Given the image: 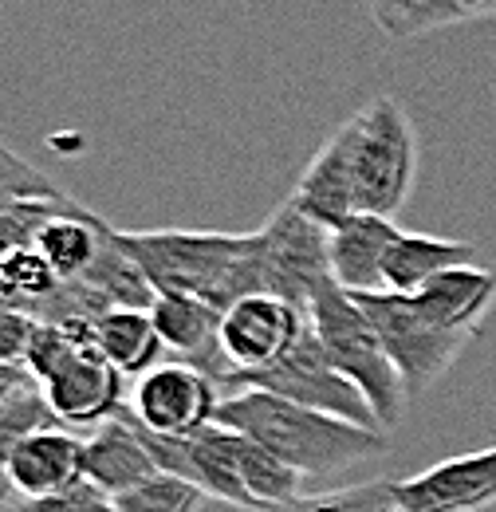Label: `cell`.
<instances>
[{
	"label": "cell",
	"mask_w": 496,
	"mask_h": 512,
	"mask_svg": "<svg viewBox=\"0 0 496 512\" xmlns=\"http://www.w3.org/2000/svg\"><path fill=\"white\" fill-rule=\"evenodd\" d=\"M217 422L245 434L264 449H272L280 461H288L300 477H339L359 461H371L386 449L382 430H367L355 422H343L335 414L308 410L300 402H288L280 394H268L260 386H241L221 398Z\"/></svg>",
	"instance_id": "cell-1"
},
{
	"label": "cell",
	"mask_w": 496,
	"mask_h": 512,
	"mask_svg": "<svg viewBox=\"0 0 496 512\" xmlns=\"http://www.w3.org/2000/svg\"><path fill=\"white\" fill-rule=\"evenodd\" d=\"M119 241L154 292L197 296L221 312L260 292V233L119 229Z\"/></svg>",
	"instance_id": "cell-2"
},
{
	"label": "cell",
	"mask_w": 496,
	"mask_h": 512,
	"mask_svg": "<svg viewBox=\"0 0 496 512\" xmlns=\"http://www.w3.org/2000/svg\"><path fill=\"white\" fill-rule=\"evenodd\" d=\"M331 138L343 150L355 209L394 217L406 205L418 174V134L406 107L394 95H378Z\"/></svg>",
	"instance_id": "cell-3"
},
{
	"label": "cell",
	"mask_w": 496,
	"mask_h": 512,
	"mask_svg": "<svg viewBox=\"0 0 496 512\" xmlns=\"http://www.w3.org/2000/svg\"><path fill=\"white\" fill-rule=\"evenodd\" d=\"M308 320L327 351V359L359 386L371 402L374 418L382 430L398 426L402 414H406V402H410V390L402 383L398 367L390 363L374 323L367 320V312L355 304L351 292H343L335 280L311 300Z\"/></svg>",
	"instance_id": "cell-4"
},
{
	"label": "cell",
	"mask_w": 496,
	"mask_h": 512,
	"mask_svg": "<svg viewBox=\"0 0 496 512\" xmlns=\"http://www.w3.org/2000/svg\"><path fill=\"white\" fill-rule=\"evenodd\" d=\"M355 304L374 323L390 363L398 367L410 398L426 394L430 386L457 363V355L469 347L473 335L465 331H445L430 323L406 292H355Z\"/></svg>",
	"instance_id": "cell-5"
},
{
	"label": "cell",
	"mask_w": 496,
	"mask_h": 512,
	"mask_svg": "<svg viewBox=\"0 0 496 512\" xmlns=\"http://www.w3.org/2000/svg\"><path fill=\"white\" fill-rule=\"evenodd\" d=\"M260 292L308 312L331 284V229L315 225L304 209L284 201L260 229Z\"/></svg>",
	"instance_id": "cell-6"
},
{
	"label": "cell",
	"mask_w": 496,
	"mask_h": 512,
	"mask_svg": "<svg viewBox=\"0 0 496 512\" xmlns=\"http://www.w3.org/2000/svg\"><path fill=\"white\" fill-rule=\"evenodd\" d=\"M241 386H260V390L280 394L288 402H300L308 410H323V414H335L343 422H355V426H367V430H382L378 418H374L371 402H367V394L327 359V351H323L311 320L288 355H280L272 367L241 379Z\"/></svg>",
	"instance_id": "cell-7"
},
{
	"label": "cell",
	"mask_w": 496,
	"mask_h": 512,
	"mask_svg": "<svg viewBox=\"0 0 496 512\" xmlns=\"http://www.w3.org/2000/svg\"><path fill=\"white\" fill-rule=\"evenodd\" d=\"M221 398L225 394H221L217 379H209L201 367L182 363V359H162L154 371L134 379L126 410L154 434L193 438L217 422Z\"/></svg>",
	"instance_id": "cell-8"
},
{
	"label": "cell",
	"mask_w": 496,
	"mask_h": 512,
	"mask_svg": "<svg viewBox=\"0 0 496 512\" xmlns=\"http://www.w3.org/2000/svg\"><path fill=\"white\" fill-rule=\"evenodd\" d=\"M304 327H308L304 308L280 296H268V292L245 296L233 308H225L221 312V355L229 363V394L241 386V379L272 367L280 355H288L296 339L304 335Z\"/></svg>",
	"instance_id": "cell-9"
},
{
	"label": "cell",
	"mask_w": 496,
	"mask_h": 512,
	"mask_svg": "<svg viewBox=\"0 0 496 512\" xmlns=\"http://www.w3.org/2000/svg\"><path fill=\"white\" fill-rule=\"evenodd\" d=\"M398 512H485L496 505V446L445 457L394 481Z\"/></svg>",
	"instance_id": "cell-10"
},
{
	"label": "cell",
	"mask_w": 496,
	"mask_h": 512,
	"mask_svg": "<svg viewBox=\"0 0 496 512\" xmlns=\"http://www.w3.org/2000/svg\"><path fill=\"white\" fill-rule=\"evenodd\" d=\"M56 422L91 426L126 410V375L103 359L95 343H79L60 367L40 383Z\"/></svg>",
	"instance_id": "cell-11"
},
{
	"label": "cell",
	"mask_w": 496,
	"mask_h": 512,
	"mask_svg": "<svg viewBox=\"0 0 496 512\" xmlns=\"http://www.w3.org/2000/svg\"><path fill=\"white\" fill-rule=\"evenodd\" d=\"M150 320L162 335L166 355L201 367L229 394V363L221 355V308L182 292H158L150 304Z\"/></svg>",
	"instance_id": "cell-12"
},
{
	"label": "cell",
	"mask_w": 496,
	"mask_h": 512,
	"mask_svg": "<svg viewBox=\"0 0 496 512\" xmlns=\"http://www.w3.org/2000/svg\"><path fill=\"white\" fill-rule=\"evenodd\" d=\"M158 473L162 469L150 457L130 410H119L115 418L99 422L91 438H83V481H91L107 497H123Z\"/></svg>",
	"instance_id": "cell-13"
},
{
	"label": "cell",
	"mask_w": 496,
	"mask_h": 512,
	"mask_svg": "<svg viewBox=\"0 0 496 512\" xmlns=\"http://www.w3.org/2000/svg\"><path fill=\"white\" fill-rule=\"evenodd\" d=\"M4 473L16 497H48L71 489L83 481V438L60 426H44L8 449Z\"/></svg>",
	"instance_id": "cell-14"
},
{
	"label": "cell",
	"mask_w": 496,
	"mask_h": 512,
	"mask_svg": "<svg viewBox=\"0 0 496 512\" xmlns=\"http://www.w3.org/2000/svg\"><path fill=\"white\" fill-rule=\"evenodd\" d=\"M402 229L382 213H351L331 229V280L343 292H386V253Z\"/></svg>",
	"instance_id": "cell-15"
},
{
	"label": "cell",
	"mask_w": 496,
	"mask_h": 512,
	"mask_svg": "<svg viewBox=\"0 0 496 512\" xmlns=\"http://www.w3.org/2000/svg\"><path fill=\"white\" fill-rule=\"evenodd\" d=\"M406 296L437 327L477 335L481 320L496 304V272L481 264H457L437 272L434 280H426L418 292H406Z\"/></svg>",
	"instance_id": "cell-16"
},
{
	"label": "cell",
	"mask_w": 496,
	"mask_h": 512,
	"mask_svg": "<svg viewBox=\"0 0 496 512\" xmlns=\"http://www.w3.org/2000/svg\"><path fill=\"white\" fill-rule=\"evenodd\" d=\"M115 225H107L99 213H91L87 205L71 201L67 209H60L56 217H48L36 237H32V249L52 264V272L60 280H79L95 260L103 253L107 237H111Z\"/></svg>",
	"instance_id": "cell-17"
},
{
	"label": "cell",
	"mask_w": 496,
	"mask_h": 512,
	"mask_svg": "<svg viewBox=\"0 0 496 512\" xmlns=\"http://www.w3.org/2000/svg\"><path fill=\"white\" fill-rule=\"evenodd\" d=\"M91 343L103 351L111 367H119L126 379H142L154 371L166 355L162 335L150 320V308H111L91 323Z\"/></svg>",
	"instance_id": "cell-18"
},
{
	"label": "cell",
	"mask_w": 496,
	"mask_h": 512,
	"mask_svg": "<svg viewBox=\"0 0 496 512\" xmlns=\"http://www.w3.org/2000/svg\"><path fill=\"white\" fill-rule=\"evenodd\" d=\"M288 201L296 209H304L315 225L323 229H335L343 225L355 209V190H351V174H347V162H343V150L335 138H327L315 158L308 162V170L300 174L296 190L288 193Z\"/></svg>",
	"instance_id": "cell-19"
},
{
	"label": "cell",
	"mask_w": 496,
	"mask_h": 512,
	"mask_svg": "<svg viewBox=\"0 0 496 512\" xmlns=\"http://www.w3.org/2000/svg\"><path fill=\"white\" fill-rule=\"evenodd\" d=\"M481 253L469 241L430 237V233H398L386 253V292H418L437 272L457 264H477Z\"/></svg>",
	"instance_id": "cell-20"
},
{
	"label": "cell",
	"mask_w": 496,
	"mask_h": 512,
	"mask_svg": "<svg viewBox=\"0 0 496 512\" xmlns=\"http://www.w3.org/2000/svg\"><path fill=\"white\" fill-rule=\"evenodd\" d=\"M233 449H237V473H241V485H245L252 509H284V505L304 497L308 477H300L272 449H264L260 442H252L237 430H233Z\"/></svg>",
	"instance_id": "cell-21"
},
{
	"label": "cell",
	"mask_w": 496,
	"mask_h": 512,
	"mask_svg": "<svg viewBox=\"0 0 496 512\" xmlns=\"http://www.w3.org/2000/svg\"><path fill=\"white\" fill-rule=\"evenodd\" d=\"M60 288V276L32 245H8L0 249V304L32 308L36 300L52 296Z\"/></svg>",
	"instance_id": "cell-22"
},
{
	"label": "cell",
	"mask_w": 496,
	"mask_h": 512,
	"mask_svg": "<svg viewBox=\"0 0 496 512\" xmlns=\"http://www.w3.org/2000/svg\"><path fill=\"white\" fill-rule=\"evenodd\" d=\"M201 501H205V493L193 481H182L174 473H158L123 497H111V512H197Z\"/></svg>",
	"instance_id": "cell-23"
},
{
	"label": "cell",
	"mask_w": 496,
	"mask_h": 512,
	"mask_svg": "<svg viewBox=\"0 0 496 512\" xmlns=\"http://www.w3.org/2000/svg\"><path fill=\"white\" fill-rule=\"evenodd\" d=\"M280 512H398V505H394V481H367L319 497H300Z\"/></svg>",
	"instance_id": "cell-24"
},
{
	"label": "cell",
	"mask_w": 496,
	"mask_h": 512,
	"mask_svg": "<svg viewBox=\"0 0 496 512\" xmlns=\"http://www.w3.org/2000/svg\"><path fill=\"white\" fill-rule=\"evenodd\" d=\"M374 24L390 40H414L434 32V12L441 0H367Z\"/></svg>",
	"instance_id": "cell-25"
},
{
	"label": "cell",
	"mask_w": 496,
	"mask_h": 512,
	"mask_svg": "<svg viewBox=\"0 0 496 512\" xmlns=\"http://www.w3.org/2000/svg\"><path fill=\"white\" fill-rule=\"evenodd\" d=\"M4 512H111V497L103 489H95L91 481H79V485L48 493V497H12Z\"/></svg>",
	"instance_id": "cell-26"
},
{
	"label": "cell",
	"mask_w": 496,
	"mask_h": 512,
	"mask_svg": "<svg viewBox=\"0 0 496 512\" xmlns=\"http://www.w3.org/2000/svg\"><path fill=\"white\" fill-rule=\"evenodd\" d=\"M79 343H91V339H79V335H71L67 327H56V323L40 320V331H36V339H32V351H28V359H24V371H28L36 383H44Z\"/></svg>",
	"instance_id": "cell-27"
},
{
	"label": "cell",
	"mask_w": 496,
	"mask_h": 512,
	"mask_svg": "<svg viewBox=\"0 0 496 512\" xmlns=\"http://www.w3.org/2000/svg\"><path fill=\"white\" fill-rule=\"evenodd\" d=\"M36 331H40V320H36L28 308H20V304H0V359L24 367Z\"/></svg>",
	"instance_id": "cell-28"
},
{
	"label": "cell",
	"mask_w": 496,
	"mask_h": 512,
	"mask_svg": "<svg viewBox=\"0 0 496 512\" xmlns=\"http://www.w3.org/2000/svg\"><path fill=\"white\" fill-rule=\"evenodd\" d=\"M32 386H40L24 367H16V363H4L0 359V402L4 398H12V394H20V390H32Z\"/></svg>",
	"instance_id": "cell-29"
},
{
	"label": "cell",
	"mask_w": 496,
	"mask_h": 512,
	"mask_svg": "<svg viewBox=\"0 0 496 512\" xmlns=\"http://www.w3.org/2000/svg\"><path fill=\"white\" fill-rule=\"evenodd\" d=\"M16 493H12V485H8V473H4V461H0V509L12 501Z\"/></svg>",
	"instance_id": "cell-30"
},
{
	"label": "cell",
	"mask_w": 496,
	"mask_h": 512,
	"mask_svg": "<svg viewBox=\"0 0 496 512\" xmlns=\"http://www.w3.org/2000/svg\"><path fill=\"white\" fill-rule=\"evenodd\" d=\"M237 512H280V509H237Z\"/></svg>",
	"instance_id": "cell-31"
},
{
	"label": "cell",
	"mask_w": 496,
	"mask_h": 512,
	"mask_svg": "<svg viewBox=\"0 0 496 512\" xmlns=\"http://www.w3.org/2000/svg\"><path fill=\"white\" fill-rule=\"evenodd\" d=\"M4 154H8V146H4V142H0V158H4Z\"/></svg>",
	"instance_id": "cell-32"
},
{
	"label": "cell",
	"mask_w": 496,
	"mask_h": 512,
	"mask_svg": "<svg viewBox=\"0 0 496 512\" xmlns=\"http://www.w3.org/2000/svg\"><path fill=\"white\" fill-rule=\"evenodd\" d=\"M0 512H4V509H0Z\"/></svg>",
	"instance_id": "cell-33"
}]
</instances>
